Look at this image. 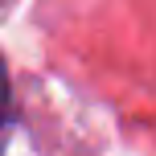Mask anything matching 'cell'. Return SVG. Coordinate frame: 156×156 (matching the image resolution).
Instances as JSON below:
<instances>
[{
  "label": "cell",
  "instance_id": "6da1fadb",
  "mask_svg": "<svg viewBox=\"0 0 156 156\" xmlns=\"http://www.w3.org/2000/svg\"><path fill=\"white\" fill-rule=\"evenodd\" d=\"M8 132H12V86H8V66L0 58V156H4Z\"/></svg>",
  "mask_w": 156,
  "mask_h": 156
}]
</instances>
